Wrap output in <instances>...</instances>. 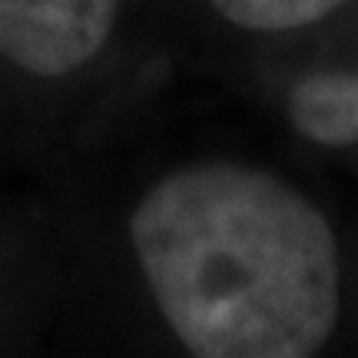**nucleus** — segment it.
<instances>
[{"label":"nucleus","mask_w":358,"mask_h":358,"mask_svg":"<svg viewBox=\"0 0 358 358\" xmlns=\"http://www.w3.org/2000/svg\"><path fill=\"white\" fill-rule=\"evenodd\" d=\"M156 306L192 355L306 358L338 315L332 226L306 196L236 163L179 169L129 222Z\"/></svg>","instance_id":"1"},{"label":"nucleus","mask_w":358,"mask_h":358,"mask_svg":"<svg viewBox=\"0 0 358 358\" xmlns=\"http://www.w3.org/2000/svg\"><path fill=\"white\" fill-rule=\"evenodd\" d=\"M113 17L116 0H0V57L60 77L106 43Z\"/></svg>","instance_id":"2"},{"label":"nucleus","mask_w":358,"mask_h":358,"mask_svg":"<svg viewBox=\"0 0 358 358\" xmlns=\"http://www.w3.org/2000/svg\"><path fill=\"white\" fill-rule=\"evenodd\" d=\"M289 120L312 143H358V70L355 73H308L289 93Z\"/></svg>","instance_id":"3"},{"label":"nucleus","mask_w":358,"mask_h":358,"mask_svg":"<svg viewBox=\"0 0 358 358\" xmlns=\"http://www.w3.org/2000/svg\"><path fill=\"white\" fill-rule=\"evenodd\" d=\"M345 0H213L222 17L249 30H295L322 20Z\"/></svg>","instance_id":"4"}]
</instances>
